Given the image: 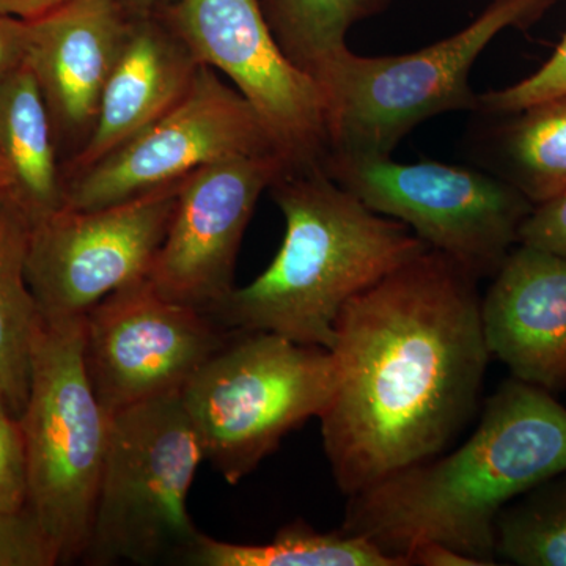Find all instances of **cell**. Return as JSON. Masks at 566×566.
<instances>
[{"mask_svg":"<svg viewBox=\"0 0 566 566\" xmlns=\"http://www.w3.org/2000/svg\"><path fill=\"white\" fill-rule=\"evenodd\" d=\"M476 282L427 249L342 308L319 422L346 497L444 452L474 417L491 359Z\"/></svg>","mask_w":566,"mask_h":566,"instance_id":"6da1fadb","label":"cell"},{"mask_svg":"<svg viewBox=\"0 0 566 566\" xmlns=\"http://www.w3.org/2000/svg\"><path fill=\"white\" fill-rule=\"evenodd\" d=\"M565 471V406L547 390L512 378L486 401L463 446L349 495L342 531L405 566L406 554L427 542L495 565L499 513Z\"/></svg>","mask_w":566,"mask_h":566,"instance_id":"7a4b0ae2","label":"cell"},{"mask_svg":"<svg viewBox=\"0 0 566 566\" xmlns=\"http://www.w3.org/2000/svg\"><path fill=\"white\" fill-rule=\"evenodd\" d=\"M285 219L273 262L212 308L230 331H264L333 348L335 323L356 294L427 251L405 223L378 214L324 167L285 169L270 188Z\"/></svg>","mask_w":566,"mask_h":566,"instance_id":"3957f363","label":"cell"},{"mask_svg":"<svg viewBox=\"0 0 566 566\" xmlns=\"http://www.w3.org/2000/svg\"><path fill=\"white\" fill-rule=\"evenodd\" d=\"M556 2L491 0L455 35L409 54L338 51L314 74L326 99L327 156H392L423 122L447 112H475L479 95L469 77L476 59L499 33L528 28Z\"/></svg>","mask_w":566,"mask_h":566,"instance_id":"277c9868","label":"cell"},{"mask_svg":"<svg viewBox=\"0 0 566 566\" xmlns=\"http://www.w3.org/2000/svg\"><path fill=\"white\" fill-rule=\"evenodd\" d=\"M84 316H41L31 353V386L20 417L28 463V506L61 564L82 560L91 542L109 412L93 392L82 359Z\"/></svg>","mask_w":566,"mask_h":566,"instance_id":"5b68a950","label":"cell"},{"mask_svg":"<svg viewBox=\"0 0 566 566\" xmlns=\"http://www.w3.org/2000/svg\"><path fill=\"white\" fill-rule=\"evenodd\" d=\"M205 450L181 394L109 417L88 565L186 560L202 532L188 510Z\"/></svg>","mask_w":566,"mask_h":566,"instance_id":"8992f818","label":"cell"},{"mask_svg":"<svg viewBox=\"0 0 566 566\" xmlns=\"http://www.w3.org/2000/svg\"><path fill=\"white\" fill-rule=\"evenodd\" d=\"M333 353L264 331H234L181 390L210 461L237 485L333 397Z\"/></svg>","mask_w":566,"mask_h":566,"instance_id":"52a82bcc","label":"cell"},{"mask_svg":"<svg viewBox=\"0 0 566 566\" xmlns=\"http://www.w3.org/2000/svg\"><path fill=\"white\" fill-rule=\"evenodd\" d=\"M324 170L365 207L405 223L479 281L501 268L534 208L499 175L455 164L327 156Z\"/></svg>","mask_w":566,"mask_h":566,"instance_id":"ba28073f","label":"cell"},{"mask_svg":"<svg viewBox=\"0 0 566 566\" xmlns=\"http://www.w3.org/2000/svg\"><path fill=\"white\" fill-rule=\"evenodd\" d=\"M200 65L221 71L262 118L286 169L324 167L326 99L319 82L275 40L260 0H175L164 14Z\"/></svg>","mask_w":566,"mask_h":566,"instance_id":"9c48e42d","label":"cell"},{"mask_svg":"<svg viewBox=\"0 0 566 566\" xmlns=\"http://www.w3.org/2000/svg\"><path fill=\"white\" fill-rule=\"evenodd\" d=\"M182 180L95 210L62 207L33 222L25 274L40 315L82 318L111 293L148 277Z\"/></svg>","mask_w":566,"mask_h":566,"instance_id":"30bf717a","label":"cell"},{"mask_svg":"<svg viewBox=\"0 0 566 566\" xmlns=\"http://www.w3.org/2000/svg\"><path fill=\"white\" fill-rule=\"evenodd\" d=\"M233 333L208 312L167 300L145 277L85 314L82 359L93 392L114 415L181 394Z\"/></svg>","mask_w":566,"mask_h":566,"instance_id":"8fae6325","label":"cell"},{"mask_svg":"<svg viewBox=\"0 0 566 566\" xmlns=\"http://www.w3.org/2000/svg\"><path fill=\"white\" fill-rule=\"evenodd\" d=\"M256 155L281 153L248 99L219 80L211 66L200 65L188 93L172 109L66 181L65 207L95 210L210 164Z\"/></svg>","mask_w":566,"mask_h":566,"instance_id":"7c38bea8","label":"cell"},{"mask_svg":"<svg viewBox=\"0 0 566 566\" xmlns=\"http://www.w3.org/2000/svg\"><path fill=\"white\" fill-rule=\"evenodd\" d=\"M286 169L279 155L205 166L181 182L148 281L167 300L210 312L233 292L234 266L260 196Z\"/></svg>","mask_w":566,"mask_h":566,"instance_id":"4fadbf2b","label":"cell"},{"mask_svg":"<svg viewBox=\"0 0 566 566\" xmlns=\"http://www.w3.org/2000/svg\"><path fill=\"white\" fill-rule=\"evenodd\" d=\"M482 297L488 352L513 378L557 392L566 387V256L516 244Z\"/></svg>","mask_w":566,"mask_h":566,"instance_id":"5bb4252c","label":"cell"},{"mask_svg":"<svg viewBox=\"0 0 566 566\" xmlns=\"http://www.w3.org/2000/svg\"><path fill=\"white\" fill-rule=\"evenodd\" d=\"M126 11L123 0H73L25 20V63L39 81L52 126L82 145L91 137L104 85L128 36Z\"/></svg>","mask_w":566,"mask_h":566,"instance_id":"9a60e30c","label":"cell"},{"mask_svg":"<svg viewBox=\"0 0 566 566\" xmlns=\"http://www.w3.org/2000/svg\"><path fill=\"white\" fill-rule=\"evenodd\" d=\"M199 69L166 21L151 20L150 14L134 18L104 85L91 137L71 159V177L102 161L172 109Z\"/></svg>","mask_w":566,"mask_h":566,"instance_id":"2e32d148","label":"cell"},{"mask_svg":"<svg viewBox=\"0 0 566 566\" xmlns=\"http://www.w3.org/2000/svg\"><path fill=\"white\" fill-rule=\"evenodd\" d=\"M54 126L35 74L28 63L0 77V156L14 177V196L32 223L65 207Z\"/></svg>","mask_w":566,"mask_h":566,"instance_id":"e0dca14e","label":"cell"},{"mask_svg":"<svg viewBox=\"0 0 566 566\" xmlns=\"http://www.w3.org/2000/svg\"><path fill=\"white\" fill-rule=\"evenodd\" d=\"M31 229L14 192L0 193V398L17 419L28 403L32 342L41 318L25 274Z\"/></svg>","mask_w":566,"mask_h":566,"instance_id":"ac0fdd59","label":"cell"},{"mask_svg":"<svg viewBox=\"0 0 566 566\" xmlns=\"http://www.w3.org/2000/svg\"><path fill=\"white\" fill-rule=\"evenodd\" d=\"M488 142L493 174L538 205L566 191V95L499 115Z\"/></svg>","mask_w":566,"mask_h":566,"instance_id":"d6986e66","label":"cell"},{"mask_svg":"<svg viewBox=\"0 0 566 566\" xmlns=\"http://www.w3.org/2000/svg\"><path fill=\"white\" fill-rule=\"evenodd\" d=\"M186 564L199 566H405L360 536L318 532L307 524L283 527L270 543L241 545L200 534Z\"/></svg>","mask_w":566,"mask_h":566,"instance_id":"ffe728a7","label":"cell"},{"mask_svg":"<svg viewBox=\"0 0 566 566\" xmlns=\"http://www.w3.org/2000/svg\"><path fill=\"white\" fill-rule=\"evenodd\" d=\"M392 0H260L286 57L314 76L346 48L353 25L382 13Z\"/></svg>","mask_w":566,"mask_h":566,"instance_id":"44dd1931","label":"cell"},{"mask_svg":"<svg viewBox=\"0 0 566 566\" xmlns=\"http://www.w3.org/2000/svg\"><path fill=\"white\" fill-rule=\"evenodd\" d=\"M495 560L566 566V471L517 495L499 513Z\"/></svg>","mask_w":566,"mask_h":566,"instance_id":"7402d4cb","label":"cell"},{"mask_svg":"<svg viewBox=\"0 0 566 566\" xmlns=\"http://www.w3.org/2000/svg\"><path fill=\"white\" fill-rule=\"evenodd\" d=\"M560 95H566V33L554 54L526 80L501 91L479 95L475 112L488 117H499Z\"/></svg>","mask_w":566,"mask_h":566,"instance_id":"603a6c76","label":"cell"},{"mask_svg":"<svg viewBox=\"0 0 566 566\" xmlns=\"http://www.w3.org/2000/svg\"><path fill=\"white\" fill-rule=\"evenodd\" d=\"M57 564V551L28 505L18 512H0V566Z\"/></svg>","mask_w":566,"mask_h":566,"instance_id":"cb8c5ba5","label":"cell"},{"mask_svg":"<svg viewBox=\"0 0 566 566\" xmlns=\"http://www.w3.org/2000/svg\"><path fill=\"white\" fill-rule=\"evenodd\" d=\"M28 505V463L24 436L0 398V512H18Z\"/></svg>","mask_w":566,"mask_h":566,"instance_id":"d4e9b609","label":"cell"},{"mask_svg":"<svg viewBox=\"0 0 566 566\" xmlns=\"http://www.w3.org/2000/svg\"><path fill=\"white\" fill-rule=\"evenodd\" d=\"M517 244L566 256V191L546 202L534 205L521 226Z\"/></svg>","mask_w":566,"mask_h":566,"instance_id":"484cf974","label":"cell"},{"mask_svg":"<svg viewBox=\"0 0 566 566\" xmlns=\"http://www.w3.org/2000/svg\"><path fill=\"white\" fill-rule=\"evenodd\" d=\"M28 59V21L0 13V77L7 76Z\"/></svg>","mask_w":566,"mask_h":566,"instance_id":"4316f807","label":"cell"},{"mask_svg":"<svg viewBox=\"0 0 566 566\" xmlns=\"http://www.w3.org/2000/svg\"><path fill=\"white\" fill-rule=\"evenodd\" d=\"M408 566H485L482 562L439 543H420L406 554Z\"/></svg>","mask_w":566,"mask_h":566,"instance_id":"83f0119b","label":"cell"},{"mask_svg":"<svg viewBox=\"0 0 566 566\" xmlns=\"http://www.w3.org/2000/svg\"><path fill=\"white\" fill-rule=\"evenodd\" d=\"M70 2L73 0H0V13L21 20H35Z\"/></svg>","mask_w":566,"mask_h":566,"instance_id":"f1b7e54d","label":"cell"},{"mask_svg":"<svg viewBox=\"0 0 566 566\" xmlns=\"http://www.w3.org/2000/svg\"><path fill=\"white\" fill-rule=\"evenodd\" d=\"M169 2L170 0H123V6L129 13L134 14V18H137L148 17L153 10Z\"/></svg>","mask_w":566,"mask_h":566,"instance_id":"f546056e","label":"cell"},{"mask_svg":"<svg viewBox=\"0 0 566 566\" xmlns=\"http://www.w3.org/2000/svg\"><path fill=\"white\" fill-rule=\"evenodd\" d=\"M14 192V177L9 164L0 156V193Z\"/></svg>","mask_w":566,"mask_h":566,"instance_id":"4dcf8cb0","label":"cell"}]
</instances>
